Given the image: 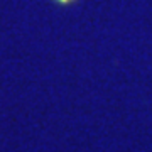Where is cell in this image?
<instances>
[{
	"label": "cell",
	"mask_w": 152,
	"mask_h": 152,
	"mask_svg": "<svg viewBox=\"0 0 152 152\" xmlns=\"http://www.w3.org/2000/svg\"><path fill=\"white\" fill-rule=\"evenodd\" d=\"M51 2L58 7H73L75 4H78V0H51Z\"/></svg>",
	"instance_id": "6da1fadb"
}]
</instances>
